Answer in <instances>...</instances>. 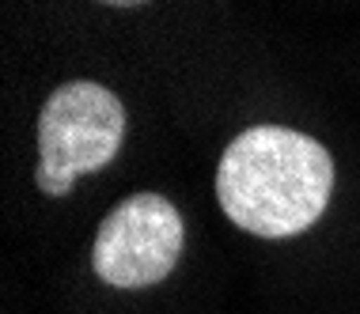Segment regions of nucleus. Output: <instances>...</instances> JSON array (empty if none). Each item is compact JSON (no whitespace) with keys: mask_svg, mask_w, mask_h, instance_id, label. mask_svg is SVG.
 <instances>
[{"mask_svg":"<svg viewBox=\"0 0 360 314\" xmlns=\"http://www.w3.org/2000/svg\"><path fill=\"white\" fill-rule=\"evenodd\" d=\"M334 197V159L315 136L288 125H250L217 163V201L239 231L296 239Z\"/></svg>","mask_w":360,"mask_h":314,"instance_id":"f257e3e1","label":"nucleus"},{"mask_svg":"<svg viewBox=\"0 0 360 314\" xmlns=\"http://www.w3.org/2000/svg\"><path fill=\"white\" fill-rule=\"evenodd\" d=\"M125 140V106L110 87L69 80L38 110V171L46 197H69L76 178L114 163Z\"/></svg>","mask_w":360,"mask_h":314,"instance_id":"f03ea898","label":"nucleus"},{"mask_svg":"<svg viewBox=\"0 0 360 314\" xmlns=\"http://www.w3.org/2000/svg\"><path fill=\"white\" fill-rule=\"evenodd\" d=\"M182 247V212L163 193L141 190L103 216L91 247V269L110 288H152L174 273Z\"/></svg>","mask_w":360,"mask_h":314,"instance_id":"7ed1b4c3","label":"nucleus"},{"mask_svg":"<svg viewBox=\"0 0 360 314\" xmlns=\"http://www.w3.org/2000/svg\"><path fill=\"white\" fill-rule=\"evenodd\" d=\"M99 4H114V8H137V4H148V0H99Z\"/></svg>","mask_w":360,"mask_h":314,"instance_id":"20e7f679","label":"nucleus"}]
</instances>
